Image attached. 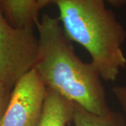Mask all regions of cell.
Instances as JSON below:
<instances>
[{
  "instance_id": "obj_1",
  "label": "cell",
  "mask_w": 126,
  "mask_h": 126,
  "mask_svg": "<svg viewBox=\"0 0 126 126\" xmlns=\"http://www.w3.org/2000/svg\"><path fill=\"white\" fill-rule=\"evenodd\" d=\"M36 27L38 50L33 69L46 88L94 114L110 112L99 72L91 62L77 56L59 18L44 14Z\"/></svg>"
},
{
  "instance_id": "obj_2",
  "label": "cell",
  "mask_w": 126,
  "mask_h": 126,
  "mask_svg": "<svg viewBox=\"0 0 126 126\" xmlns=\"http://www.w3.org/2000/svg\"><path fill=\"white\" fill-rule=\"evenodd\" d=\"M65 35L88 52L91 63L107 81L126 68L123 45L126 32L102 0H54Z\"/></svg>"
},
{
  "instance_id": "obj_3",
  "label": "cell",
  "mask_w": 126,
  "mask_h": 126,
  "mask_svg": "<svg viewBox=\"0 0 126 126\" xmlns=\"http://www.w3.org/2000/svg\"><path fill=\"white\" fill-rule=\"evenodd\" d=\"M38 50L34 28H16L0 11V81L10 90L33 68Z\"/></svg>"
},
{
  "instance_id": "obj_4",
  "label": "cell",
  "mask_w": 126,
  "mask_h": 126,
  "mask_svg": "<svg viewBox=\"0 0 126 126\" xmlns=\"http://www.w3.org/2000/svg\"><path fill=\"white\" fill-rule=\"evenodd\" d=\"M46 91L36 70L32 68L12 89L0 126H39Z\"/></svg>"
},
{
  "instance_id": "obj_5",
  "label": "cell",
  "mask_w": 126,
  "mask_h": 126,
  "mask_svg": "<svg viewBox=\"0 0 126 126\" xmlns=\"http://www.w3.org/2000/svg\"><path fill=\"white\" fill-rule=\"evenodd\" d=\"M46 89L45 103L39 126H67L73 121L72 102L55 90Z\"/></svg>"
},
{
  "instance_id": "obj_6",
  "label": "cell",
  "mask_w": 126,
  "mask_h": 126,
  "mask_svg": "<svg viewBox=\"0 0 126 126\" xmlns=\"http://www.w3.org/2000/svg\"><path fill=\"white\" fill-rule=\"evenodd\" d=\"M36 0H0V11L13 27L34 28L39 22Z\"/></svg>"
},
{
  "instance_id": "obj_7",
  "label": "cell",
  "mask_w": 126,
  "mask_h": 126,
  "mask_svg": "<svg viewBox=\"0 0 126 126\" xmlns=\"http://www.w3.org/2000/svg\"><path fill=\"white\" fill-rule=\"evenodd\" d=\"M74 105L73 122L75 126H126L121 113L111 111L104 116L91 113L75 102Z\"/></svg>"
},
{
  "instance_id": "obj_8",
  "label": "cell",
  "mask_w": 126,
  "mask_h": 126,
  "mask_svg": "<svg viewBox=\"0 0 126 126\" xmlns=\"http://www.w3.org/2000/svg\"><path fill=\"white\" fill-rule=\"evenodd\" d=\"M11 91L0 81V122L7 107Z\"/></svg>"
},
{
  "instance_id": "obj_9",
  "label": "cell",
  "mask_w": 126,
  "mask_h": 126,
  "mask_svg": "<svg viewBox=\"0 0 126 126\" xmlns=\"http://www.w3.org/2000/svg\"><path fill=\"white\" fill-rule=\"evenodd\" d=\"M113 94L118 100V103L121 106L123 111L126 116V86H116L112 89Z\"/></svg>"
},
{
  "instance_id": "obj_10",
  "label": "cell",
  "mask_w": 126,
  "mask_h": 126,
  "mask_svg": "<svg viewBox=\"0 0 126 126\" xmlns=\"http://www.w3.org/2000/svg\"><path fill=\"white\" fill-rule=\"evenodd\" d=\"M53 1L54 0H36V2L38 8L40 10L41 9L46 6L50 2H53ZM102 1H108L109 3H110L111 4H112L113 6L116 7H119L126 4V0H102Z\"/></svg>"
}]
</instances>
